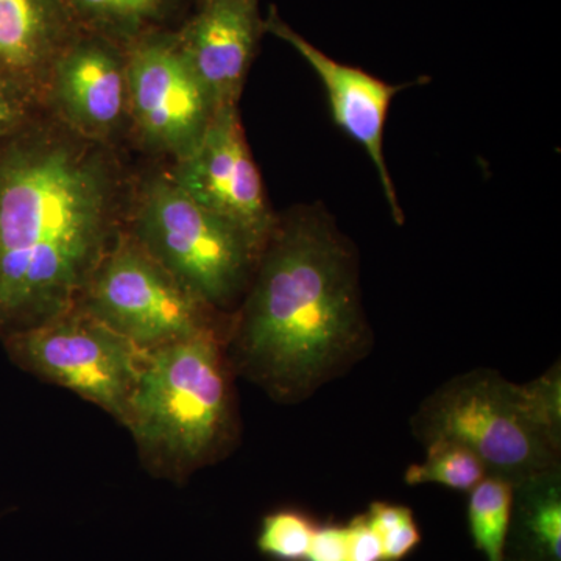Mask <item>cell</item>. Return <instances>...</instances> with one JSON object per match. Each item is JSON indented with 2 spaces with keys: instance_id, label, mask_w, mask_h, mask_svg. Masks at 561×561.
Segmentation results:
<instances>
[{
  "instance_id": "obj_19",
  "label": "cell",
  "mask_w": 561,
  "mask_h": 561,
  "mask_svg": "<svg viewBox=\"0 0 561 561\" xmlns=\"http://www.w3.org/2000/svg\"><path fill=\"white\" fill-rule=\"evenodd\" d=\"M36 103L13 81L0 77V144L7 142L32 124Z\"/></svg>"
},
{
  "instance_id": "obj_22",
  "label": "cell",
  "mask_w": 561,
  "mask_h": 561,
  "mask_svg": "<svg viewBox=\"0 0 561 561\" xmlns=\"http://www.w3.org/2000/svg\"><path fill=\"white\" fill-rule=\"evenodd\" d=\"M421 534L415 518H409L382 538L383 561H401L420 545Z\"/></svg>"
},
{
  "instance_id": "obj_5",
  "label": "cell",
  "mask_w": 561,
  "mask_h": 561,
  "mask_svg": "<svg viewBox=\"0 0 561 561\" xmlns=\"http://www.w3.org/2000/svg\"><path fill=\"white\" fill-rule=\"evenodd\" d=\"M135 241L206 306H225L249 286L260 251L230 221L171 176L150 180L135 209Z\"/></svg>"
},
{
  "instance_id": "obj_6",
  "label": "cell",
  "mask_w": 561,
  "mask_h": 561,
  "mask_svg": "<svg viewBox=\"0 0 561 561\" xmlns=\"http://www.w3.org/2000/svg\"><path fill=\"white\" fill-rule=\"evenodd\" d=\"M11 353L28 370L76 391L124 423L146 351L90 312L68 311L11 335Z\"/></svg>"
},
{
  "instance_id": "obj_2",
  "label": "cell",
  "mask_w": 561,
  "mask_h": 561,
  "mask_svg": "<svg viewBox=\"0 0 561 561\" xmlns=\"http://www.w3.org/2000/svg\"><path fill=\"white\" fill-rule=\"evenodd\" d=\"M95 144L32 124L0 144V323L68 311L108 251L116 175Z\"/></svg>"
},
{
  "instance_id": "obj_13",
  "label": "cell",
  "mask_w": 561,
  "mask_h": 561,
  "mask_svg": "<svg viewBox=\"0 0 561 561\" xmlns=\"http://www.w3.org/2000/svg\"><path fill=\"white\" fill-rule=\"evenodd\" d=\"M79 32L61 0H0V77L39 103L51 66Z\"/></svg>"
},
{
  "instance_id": "obj_4",
  "label": "cell",
  "mask_w": 561,
  "mask_h": 561,
  "mask_svg": "<svg viewBox=\"0 0 561 561\" xmlns=\"http://www.w3.org/2000/svg\"><path fill=\"white\" fill-rule=\"evenodd\" d=\"M411 426L424 446L460 443L481 459L486 476L513 485L560 467L561 438L531 415L523 386L489 368L454 376L432 391Z\"/></svg>"
},
{
  "instance_id": "obj_15",
  "label": "cell",
  "mask_w": 561,
  "mask_h": 561,
  "mask_svg": "<svg viewBox=\"0 0 561 561\" xmlns=\"http://www.w3.org/2000/svg\"><path fill=\"white\" fill-rule=\"evenodd\" d=\"M81 32L128 47L150 33L165 31L180 0H61Z\"/></svg>"
},
{
  "instance_id": "obj_20",
  "label": "cell",
  "mask_w": 561,
  "mask_h": 561,
  "mask_svg": "<svg viewBox=\"0 0 561 561\" xmlns=\"http://www.w3.org/2000/svg\"><path fill=\"white\" fill-rule=\"evenodd\" d=\"M345 561H383L381 540L365 513L345 526Z\"/></svg>"
},
{
  "instance_id": "obj_10",
  "label": "cell",
  "mask_w": 561,
  "mask_h": 561,
  "mask_svg": "<svg viewBox=\"0 0 561 561\" xmlns=\"http://www.w3.org/2000/svg\"><path fill=\"white\" fill-rule=\"evenodd\" d=\"M264 32L289 44L291 49L300 54L302 60L311 66L327 91L332 119L354 142L359 144L370 158L381 181L383 197L389 203L393 220L398 225L404 224V210L401 208L397 187L383 154V130L391 102L412 83H387L365 70L328 57L319 47L313 46L311 41L287 25L275 9H272L267 20H264Z\"/></svg>"
},
{
  "instance_id": "obj_21",
  "label": "cell",
  "mask_w": 561,
  "mask_h": 561,
  "mask_svg": "<svg viewBox=\"0 0 561 561\" xmlns=\"http://www.w3.org/2000/svg\"><path fill=\"white\" fill-rule=\"evenodd\" d=\"M305 561H345V527H317Z\"/></svg>"
},
{
  "instance_id": "obj_18",
  "label": "cell",
  "mask_w": 561,
  "mask_h": 561,
  "mask_svg": "<svg viewBox=\"0 0 561 561\" xmlns=\"http://www.w3.org/2000/svg\"><path fill=\"white\" fill-rule=\"evenodd\" d=\"M317 524L306 513L278 511L262 519L257 549L275 561H305Z\"/></svg>"
},
{
  "instance_id": "obj_11",
  "label": "cell",
  "mask_w": 561,
  "mask_h": 561,
  "mask_svg": "<svg viewBox=\"0 0 561 561\" xmlns=\"http://www.w3.org/2000/svg\"><path fill=\"white\" fill-rule=\"evenodd\" d=\"M44 99L80 138H108L128 111L124 47L80 31L51 66Z\"/></svg>"
},
{
  "instance_id": "obj_24",
  "label": "cell",
  "mask_w": 561,
  "mask_h": 561,
  "mask_svg": "<svg viewBox=\"0 0 561 561\" xmlns=\"http://www.w3.org/2000/svg\"><path fill=\"white\" fill-rule=\"evenodd\" d=\"M201 2H203V0H201Z\"/></svg>"
},
{
  "instance_id": "obj_9",
  "label": "cell",
  "mask_w": 561,
  "mask_h": 561,
  "mask_svg": "<svg viewBox=\"0 0 561 561\" xmlns=\"http://www.w3.org/2000/svg\"><path fill=\"white\" fill-rule=\"evenodd\" d=\"M169 176L194 201L239 228L261 254L278 219L251 157L238 105L216 110L197 146L176 160Z\"/></svg>"
},
{
  "instance_id": "obj_3",
  "label": "cell",
  "mask_w": 561,
  "mask_h": 561,
  "mask_svg": "<svg viewBox=\"0 0 561 561\" xmlns=\"http://www.w3.org/2000/svg\"><path fill=\"white\" fill-rule=\"evenodd\" d=\"M124 424L151 456L181 467L220 448L231 426V393L213 331L146 351Z\"/></svg>"
},
{
  "instance_id": "obj_14",
  "label": "cell",
  "mask_w": 561,
  "mask_h": 561,
  "mask_svg": "<svg viewBox=\"0 0 561 561\" xmlns=\"http://www.w3.org/2000/svg\"><path fill=\"white\" fill-rule=\"evenodd\" d=\"M507 561H561V465L513 485Z\"/></svg>"
},
{
  "instance_id": "obj_1",
  "label": "cell",
  "mask_w": 561,
  "mask_h": 561,
  "mask_svg": "<svg viewBox=\"0 0 561 561\" xmlns=\"http://www.w3.org/2000/svg\"><path fill=\"white\" fill-rule=\"evenodd\" d=\"M353 243L319 205L278 220L234 332L236 364L275 400H308L370 353Z\"/></svg>"
},
{
  "instance_id": "obj_16",
  "label": "cell",
  "mask_w": 561,
  "mask_h": 561,
  "mask_svg": "<svg viewBox=\"0 0 561 561\" xmlns=\"http://www.w3.org/2000/svg\"><path fill=\"white\" fill-rule=\"evenodd\" d=\"M513 483L486 476L470 491L468 524L472 541L486 561H507L511 530Z\"/></svg>"
},
{
  "instance_id": "obj_23",
  "label": "cell",
  "mask_w": 561,
  "mask_h": 561,
  "mask_svg": "<svg viewBox=\"0 0 561 561\" xmlns=\"http://www.w3.org/2000/svg\"><path fill=\"white\" fill-rule=\"evenodd\" d=\"M365 516H367L368 523H370L373 530L378 535L379 540H382L390 531H393L402 523L412 518L413 513L411 508L404 507V505L378 501L373 502Z\"/></svg>"
},
{
  "instance_id": "obj_7",
  "label": "cell",
  "mask_w": 561,
  "mask_h": 561,
  "mask_svg": "<svg viewBox=\"0 0 561 561\" xmlns=\"http://www.w3.org/2000/svg\"><path fill=\"white\" fill-rule=\"evenodd\" d=\"M83 309L150 351L209 330L203 305L180 286L135 238L108 249L83 291Z\"/></svg>"
},
{
  "instance_id": "obj_12",
  "label": "cell",
  "mask_w": 561,
  "mask_h": 561,
  "mask_svg": "<svg viewBox=\"0 0 561 561\" xmlns=\"http://www.w3.org/2000/svg\"><path fill=\"white\" fill-rule=\"evenodd\" d=\"M262 33L260 0H203L175 32L181 51L217 108L238 105Z\"/></svg>"
},
{
  "instance_id": "obj_8",
  "label": "cell",
  "mask_w": 561,
  "mask_h": 561,
  "mask_svg": "<svg viewBox=\"0 0 561 561\" xmlns=\"http://www.w3.org/2000/svg\"><path fill=\"white\" fill-rule=\"evenodd\" d=\"M128 113L144 140L176 160L202 139L217 105L184 57L175 32L142 36L125 47Z\"/></svg>"
},
{
  "instance_id": "obj_17",
  "label": "cell",
  "mask_w": 561,
  "mask_h": 561,
  "mask_svg": "<svg viewBox=\"0 0 561 561\" xmlns=\"http://www.w3.org/2000/svg\"><path fill=\"white\" fill-rule=\"evenodd\" d=\"M483 478H486V470L481 459L460 443L446 440L427 445L424 460L411 465L404 472L409 486L435 483L467 493Z\"/></svg>"
}]
</instances>
